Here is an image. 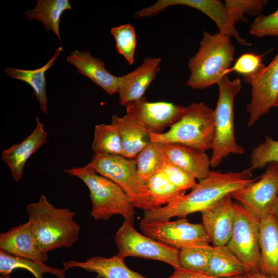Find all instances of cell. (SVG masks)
<instances>
[{
	"instance_id": "20",
	"label": "cell",
	"mask_w": 278,
	"mask_h": 278,
	"mask_svg": "<svg viewBox=\"0 0 278 278\" xmlns=\"http://www.w3.org/2000/svg\"><path fill=\"white\" fill-rule=\"evenodd\" d=\"M67 61L73 65L79 73L88 77L108 94L117 93V77L111 74L105 67L104 62L89 51L75 50L67 57Z\"/></svg>"
},
{
	"instance_id": "30",
	"label": "cell",
	"mask_w": 278,
	"mask_h": 278,
	"mask_svg": "<svg viewBox=\"0 0 278 278\" xmlns=\"http://www.w3.org/2000/svg\"><path fill=\"white\" fill-rule=\"evenodd\" d=\"M162 145L161 143L150 141L134 158L137 175L144 183L162 169L165 160Z\"/></svg>"
},
{
	"instance_id": "14",
	"label": "cell",
	"mask_w": 278,
	"mask_h": 278,
	"mask_svg": "<svg viewBox=\"0 0 278 278\" xmlns=\"http://www.w3.org/2000/svg\"><path fill=\"white\" fill-rule=\"evenodd\" d=\"M184 5L196 9L210 18L217 25L219 33L234 38L242 45L250 46L251 43L241 37L232 22L224 3L219 0H158L151 6L152 12L158 14L168 7Z\"/></svg>"
},
{
	"instance_id": "2",
	"label": "cell",
	"mask_w": 278,
	"mask_h": 278,
	"mask_svg": "<svg viewBox=\"0 0 278 278\" xmlns=\"http://www.w3.org/2000/svg\"><path fill=\"white\" fill-rule=\"evenodd\" d=\"M26 210L37 245L42 252L69 248L77 241L80 227L74 220L75 212L55 207L44 194L37 202L28 204Z\"/></svg>"
},
{
	"instance_id": "8",
	"label": "cell",
	"mask_w": 278,
	"mask_h": 278,
	"mask_svg": "<svg viewBox=\"0 0 278 278\" xmlns=\"http://www.w3.org/2000/svg\"><path fill=\"white\" fill-rule=\"evenodd\" d=\"M134 220L125 219L117 231L114 240L118 253L127 257L133 256L160 260L174 269L181 268L180 250L171 247L138 233L133 227Z\"/></svg>"
},
{
	"instance_id": "37",
	"label": "cell",
	"mask_w": 278,
	"mask_h": 278,
	"mask_svg": "<svg viewBox=\"0 0 278 278\" xmlns=\"http://www.w3.org/2000/svg\"><path fill=\"white\" fill-rule=\"evenodd\" d=\"M162 170L170 181L179 189L185 192L197 184L196 179L177 166L164 160Z\"/></svg>"
},
{
	"instance_id": "24",
	"label": "cell",
	"mask_w": 278,
	"mask_h": 278,
	"mask_svg": "<svg viewBox=\"0 0 278 278\" xmlns=\"http://www.w3.org/2000/svg\"><path fill=\"white\" fill-rule=\"evenodd\" d=\"M62 50V46L59 47L49 61L44 66L37 69L28 70L10 67L4 70L10 77L23 81L32 88L41 111L46 115L48 114V112L45 73L54 64Z\"/></svg>"
},
{
	"instance_id": "27",
	"label": "cell",
	"mask_w": 278,
	"mask_h": 278,
	"mask_svg": "<svg viewBox=\"0 0 278 278\" xmlns=\"http://www.w3.org/2000/svg\"><path fill=\"white\" fill-rule=\"evenodd\" d=\"M16 269L27 270L36 278H43L45 273L54 274L58 278H65L67 270L65 268L51 267L44 263L17 257L0 250V276H10L11 273Z\"/></svg>"
},
{
	"instance_id": "34",
	"label": "cell",
	"mask_w": 278,
	"mask_h": 278,
	"mask_svg": "<svg viewBox=\"0 0 278 278\" xmlns=\"http://www.w3.org/2000/svg\"><path fill=\"white\" fill-rule=\"evenodd\" d=\"M268 3L267 0H225L224 4L232 22L235 25L240 22H248L245 14L260 15Z\"/></svg>"
},
{
	"instance_id": "28",
	"label": "cell",
	"mask_w": 278,
	"mask_h": 278,
	"mask_svg": "<svg viewBox=\"0 0 278 278\" xmlns=\"http://www.w3.org/2000/svg\"><path fill=\"white\" fill-rule=\"evenodd\" d=\"M151 196L155 209L179 199L185 192L177 188L162 169L155 172L144 183Z\"/></svg>"
},
{
	"instance_id": "22",
	"label": "cell",
	"mask_w": 278,
	"mask_h": 278,
	"mask_svg": "<svg viewBox=\"0 0 278 278\" xmlns=\"http://www.w3.org/2000/svg\"><path fill=\"white\" fill-rule=\"evenodd\" d=\"M259 245V273L278 278V221L271 213L260 220Z\"/></svg>"
},
{
	"instance_id": "9",
	"label": "cell",
	"mask_w": 278,
	"mask_h": 278,
	"mask_svg": "<svg viewBox=\"0 0 278 278\" xmlns=\"http://www.w3.org/2000/svg\"><path fill=\"white\" fill-rule=\"evenodd\" d=\"M235 208V221L227 246L244 263L248 274L259 272L260 220L238 203Z\"/></svg>"
},
{
	"instance_id": "19",
	"label": "cell",
	"mask_w": 278,
	"mask_h": 278,
	"mask_svg": "<svg viewBox=\"0 0 278 278\" xmlns=\"http://www.w3.org/2000/svg\"><path fill=\"white\" fill-rule=\"evenodd\" d=\"M165 159L200 180L210 173V158L204 152L179 143L162 144Z\"/></svg>"
},
{
	"instance_id": "29",
	"label": "cell",
	"mask_w": 278,
	"mask_h": 278,
	"mask_svg": "<svg viewBox=\"0 0 278 278\" xmlns=\"http://www.w3.org/2000/svg\"><path fill=\"white\" fill-rule=\"evenodd\" d=\"M91 148L94 156L117 155L124 157L125 155L119 132L112 124L95 126Z\"/></svg>"
},
{
	"instance_id": "7",
	"label": "cell",
	"mask_w": 278,
	"mask_h": 278,
	"mask_svg": "<svg viewBox=\"0 0 278 278\" xmlns=\"http://www.w3.org/2000/svg\"><path fill=\"white\" fill-rule=\"evenodd\" d=\"M86 166L118 185L135 207L144 211L155 209L145 183L138 177L134 159L117 155L93 156Z\"/></svg>"
},
{
	"instance_id": "12",
	"label": "cell",
	"mask_w": 278,
	"mask_h": 278,
	"mask_svg": "<svg viewBox=\"0 0 278 278\" xmlns=\"http://www.w3.org/2000/svg\"><path fill=\"white\" fill-rule=\"evenodd\" d=\"M249 84L251 97L246 105L249 113L247 125H254L270 109L276 107L278 99V53L271 62Z\"/></svg>"
},
{
	"instance_id": "4",
	"label": "cell",
	"mask_w": 278,
	"mask_h": 278,
	"mask_svg": "<svg viewBox=\"0 0 278 278\" xmlns=\"http://www.w3.org/2000/svg\"><path fill=\"white\" fill-rule=\"evenodd\" d=\"M63 171L79 178L88 187L92 203L91 215L95 220H107L114 215L134 220L135 207L127 195L114 182L96 173L86 165Z\"/></svg>"
},
{
	"instance_id": "10",
	"label": "cell",
	"mask_w": 278,
	"mask_h": 278,
	"mask_svg": "<svg viewBox=\"0 0 278 278\" xmlns=\"http://www.w3.org/2000/svg\"><path fill=\"white\" fill-rule=\"evenodd\" d=\"M258 178L230 195L248 212L260 220L271 213L278 195V163L272 162L266 167Z\"/></svg>"
},
{
	"instance_id": "11",
	"label": "cell",
	"mask_w": 278,
	"mask_h": 278,
	"mask_svg": "<svg viewBox=\"0 0 278 278\" xmlns=\"http://www.w3.org/2000/svg\"><path fill=\"white\" fill-rule=\"evenodd\" d=\"M140 228L146 236L179 250L195 244L211 242L202 223H191L186 218L175 221L142 219Z\"/></svg>"
},
{
	"instance_id": "16",
	"label": "cell",
	"mask_w": 278,
	"mask_h": 278,
	"mask_svg": "<svg viewBox=\"0 0 278 278\" xmlns=\"http://www.w3.org/2000/svg\"><path fill=\"white\" fill-rule=\"evenodd\" d=\"M161 58L147 57L132 72L118 76L119 102L125 106L144 95L160 71Z\"/></svg>"
},
{
	"instance_id": "13",
	"label": "cell",
	"mask_w": 278,
	"mask_h": 278,
	"mask_svg": "<svg viewBox=\"0 0 278 278\" xmlns=\"http://www.w3.org/2000/svg\"><path fill=\"white\" fill-rule=\"evenodd\" d=\"M126 114L141 123L151 133H161L185 113L187 107L165 101L149 102L144 97L125 105Z\"/></svg>"
},
{
	"instance_id": "42",
	"label": "cell",
	"mask_w": 278,
	"mask_h": 278,
	"mask_svg": "<svg viewBox=\"0 0 278 278\" xmlns=\"http://www.w3.org/2000/svg\"><path fill=\"white\" fill-rule=\"evenodd\" d=\"M276 107H278V99H277V103H276Z\"/></svg>"
},
{
	"instance_id": "32",
	"label": "cell",
	"mask_w": 278,
	"mask_h": 278,
	"mask_svg": "<svg viewBox=\"0 0 278 278\" xmlns=\"http://www.w3.org/2000/svg\"><path fill=\"white\" fill-rule=\"evenodd\" d=\"M110 32L115 39L117 52L123 56L129 64L132 65L136 45L133 26L130 24H123L112 27Z\"/></svg>"
},
{
	"instance_id": "6",
	"label": "cell",
	"mask_w": 278,
	"mask_h": 278,
	"mask_svg": "<svg viewBox=\"0 0 278 278\" xmlns=\"http://www.w3.org/2000/svg\"><path fill=\"white\" fill-rule=\"evenodd\" d=\"M214 111L203 102L187 106L185 113L166 132H150V140L179 143L205 152L211 149L214 134Z\"/></svg>"
},
{
	"instance_id": "38",
	"label": "cell",
	"mask_w": 278,
	"mask_h": 278,
	"mask_svg": "<svg viewBox=\"0 0 278 278\" xmlns=\"http://www.w3.org/2000/svg\"><path fill=\"white\" fill-rule=\"evenodd\" d=\"M168 278H220L205 273L197 272L180 268L175 269L173 273ZM231 278H248L247 275Z\"/></svg>"
},
{
	"instance_id": "18",
	"label": "cell",
	"mask_w": 278,
	"mask_h": 278,
	"mask_svg": "<svg viewBox=\"0 0 278 278\" xmlns=\"http://www.w3.org/2000/svg\"><path fill=\"white\" fill-rule=\"evenodd\" d=\"M47 135L44 124L37 117L36 125L27 137L2 151V160L9 167L15 182H19L22 179L24 166L28 159L47 143Z\"/></svg>"
},
{
	"instance_id": "15",
	"label": "cell",
	"mask_w": 278,
	"mask_h": 278,
	"mask_svg": "<svg viewBox=\"0 0 278 278\" xmlns=\"http://www.w3.org/2000/svg\"><path fill=\"white\" fill-rule=\"evenodd\" d=\"M202 222L213 246L227 245L236 218L235 203L228 195L201 212Z\"/></svg>"
},
{
	"instance_id": "33",
	"label": "cell",
	"mask_w": 278,
	"mask_h": 278,
	"mask_svg": "<svg viewBox=\"0 0 278 278\" xmlns=\"http://www.w3.org/2000/svg\"><path fill=\"white\" fill-rule=\"evenodd\" d=\"M264 55L254 53L241 54L235 61L234 65L228 70L225 75L235 72L243 76L244 81L249 84L264 69L263 63Z\"/></svg>"
},
{
	"instance_id": "21",
	"label": "cell",
	"mask_w": 278,
	"mask_h": 278,
	"mask_svg": "<svg viewBox=\"0 0 278 278\" xmlns=\"http://www.w3.org/2000/svg\"><path fill=\"white\" fill-rule=\"evenodd\" d=\"M125 258L118 253L110 257L95 256L83 262H64L63 266L66 270L79 268L95 273V278H148L129 269L124 263Z\"/></svg>"
},
{
	"instance_id": "23",
	"label": "cell",
	"mask_w": 278,
	"mask_h": 278,
	"mask_svg": "<svg viewBox=\"0 0 278 278\" xmlns=\"http://www.w3.org/2000/svg\"><path fill=\"white\" fill-rule=\"evenodd\" d=\"M118 130L124 151V157L134 159L150 141V132L131 116L119 117L114 114L111 123Z\"/></svg>"
},
{
	"instance_id": "5",
	"label": "cell",
	"mask_w": 278,
	"mask_h": 278,
	"mask_svg": "<svg viewBox=\"0 0 278 278\" xmlns=\"http://www.w3.org/2000/svg\"><path fill=\"white\" fill-rule=\"evenodd\" d=\"M219 96L214 111V134L211 148V167L218 166L231 154H240L244 148L236 141L234 103L241 89L240 78L223 76L217 84Z\"/></svg>"
},
{
	"instance_id": "1",
	"label": "cell",
	"mask_w": 278,
	"mask_h": 278,
	"mask_svg": "<svg viewBox=\"0 0 278 278\" xmlns=\"http://www.w3.org/2000/svg\"><path fill=\"white\" fill-rule=\"evenodd\" d=\"M258 177L253 178L249 168L240 171L227 172L211 170L207 176L198 180L190 193L166 205L144 211L142 220H169L174 217L186 218L190 214L201 212Z\"/></svg>"
},
{
	"instance_id": "3",
	"label": "cell",
	"mask_w": 278,
	"mask_h": 278,
	"mask_svg": "<svg viewBox=\"0 0 278 278\" xmlns=\"http://www.w3.org/2000/svg\"><path fill=\"white\" fill-rule=\"evenodd\" d=\"M235 55L230 37L204 31L197 52L188 60L190 74L186 85L201 90L217 84L231 67Z\"/></svg>"
},
{
	"instance_id": "39",
	"label": "cell",
	"mask_w": 278,
	"mask_h": 278,
	"mask_svg": "<svg viewBox=\"0 0 278 278\" xmlns=\"http://www.w3.org/2000/svg\"><path fill=\"white\" fill-rule=\"evenodd\" d=\"M271 213L274 216L275 218L278 221V195L273 204Z\"/></svg>"
},
{
	"instance_id": "31",
	"label": "cell",
	"mask_w": 278,
	"mask_h": 278,
	"mask_svg": "<svg viewBox=\"0 0 278 278\" xmlns=\"http://www.w3.org/2000/svg\"><path fill=\"white\" fill-rule=\"evenodd\" d=\"M213 246L201 242L185 247L180 250L179 262L181 268L206 273Z\"/></svg>"
},
{
	"instance_id": "25",
	"label": "cell",
	"mask_w": 278,
	"mask_h": 278,
	"mask_svg": "<svg viewBox=\"0 0 278 278\" xmlns=\"http://www.w3.org/2000/svg\"><path fill=\"white\" fill-rule=\"evenodd\" d=\"M206 273L220 278H231L248 274L247 267L227 246L213 247Z\"/></svg>"
},
{
	"instance_id": "35",
	"label": "cell",
	"mask_w": 278,
	"mask_h": 278,
	"mask_svg": "<svg viewBox=\"0 0 278 278\" xmlns=\"http://www.w3.org/2000/svg\"><path fill=\"white\" fill-rule=\"evenodd\" d=\"M272 162L278 163V140H273L267 135L264 142L258 144L252 150L249 168L252 171L263 168Z\"/></svg>"
},
{
	"instance_id": "41",
	"label": "cell",
	"mask_w": 278,
	"mask_h": 278,
	"mask_svg": "<svg viewBox=\"0 0 278 278\" xmlns=\"http://www.w3.org/2000/svg\"><path fill=\"white\" fill-rule=\"evenodd\" d=\"M0 278H11L10 276H8V277H1L0 276Z\"/></svg>"
},
{
	"instance_id": "17",
	"label": "cell",
	"mask_w": 278,
	"mask_h": 278,
	"mask_svg": "<svg viewBox=\"0 0 278 278\" xmlns=\"http://www.w3.org/2000/svg\"><path fill=\"white\" fill-rule=\"evenodd\" d=\"M0 250L40 263H44L48 258V253L37 246L28 220L0 234Z\"/></svg>"
},
{
	"instance_id": "26",
	"label": "cell",
	"mask_w": 278,
	"mask_h": 278,
	"mask_svg": "<svg viewBox=\"0 0 278 278\" xmlns=\"http://www.w3.org/2000/svg\"><path fill=\"white\" fill-rule=\"evenodd\" d=\"M37 5L31 10L25 12L30 20H36L43 24L47 31H53L57 36L60 44L61 37L59 30L62 13L73 8L68 0H38Z\"/></svg>"
},
{
	"instance_id": "40",
	"label": "cell",
	"mask_w": 278,
	"mask_h": 278,
	"mask_svg": "<svg viewBox=\"0 0 278 278\" xmlns=\"http://www.w3.org/2000/svg\"><path fill=\"white\" fill-rule=\"evenodd\" d=\"M246 275L248 278H274L264 275L259 272L249 273Z\"/></svg>"
},
{
	"instance_id": "36",
	"label": "cell",
	"mask_w": 278,
	"mask_h": 278,
	"mask_svg": "<svg viewBox=\"0 0 278 278\" xmlns=\"http://www.w3.org/2000/svg\"><path fill=\"white\" fill-rule=\"evenodd\" d=\"M249 33L256 38L278 37V8L269 14L257 16L250 25Z\"/></svg>"
}]
</instances>
